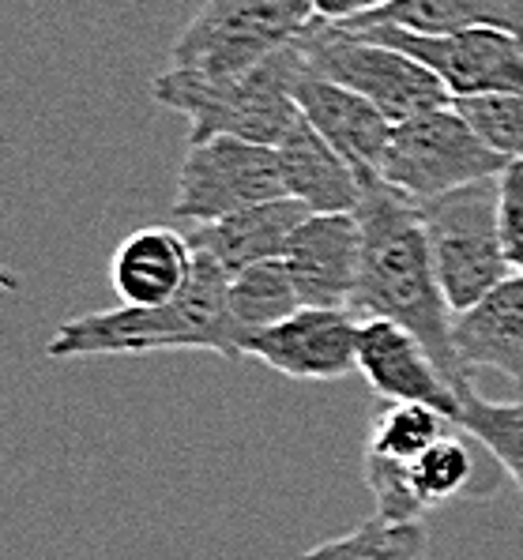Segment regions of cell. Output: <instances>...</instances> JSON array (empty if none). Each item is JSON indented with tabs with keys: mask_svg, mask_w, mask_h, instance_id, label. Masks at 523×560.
I'll use <instances>...</instances> for the list:
<instances>
[{
	"mask_svg": "<svg viewBox=\"0 0 523 560\" xmlns=\"http://www.w3.org/2000/svg\"><path fill=\"white\" fill-rule=\"evenodd\" d=\"M362 226V267L350 313L358 320H392L422 339L441 373L456 384V392L470 384L463 373L456 342H452V308L444 301L441 279L430 256L418 203L399 196L384 180H370L358 207Z\"/></svg>",
	"mask_w": 523,
	"mask_h": 560,
	"instance_id": "6da1fadb",
	"label": "cell"
},
{
	"mask_svg": "<svg viewBox=\"0 0 523 560\" xmlns=\"http://www.w3.org/2000/svg\"><path fill=\"white\" fill-rule=\"evenodd\" d=\"M230 275L196 253V275L185 294L151 308H106V313L75 316L57 327L46 354L57 361L75 358H132L162 350H211L226 361H242L234 324H230Z\"/></svg>",
	"mask_w": 523,
	"mask_h": 560,
	"instance_id": "7a4b0ae2",
	"label": "cell"
},
{
	"mask_svg": "<svg viewBox=\"0 0 523 560\" xmlns=\"http://www.w3.org/2000/svg\"><path fill=\"white\" fill-rule=\"evenodd\" d=\"M302 68V49L294 42L242 75H204L188 68H170L151 80V98L188 120V143L245 140L279 148L302 120L294 98Z\"/></svg>",
	"mask_w": 523,
	"mask_h": 560,
	"instance_id": "3957f363",
	"label": "cell"
},
{
	"mask_svg": "<svg viewBox=\"0 0 523 560\" xmlns=\"http://www.w3.org/2000/svg\"><path fill=\"white\" fill-rule=\"evenodd\" d=\"M418 214L452 316L470 313L512 279L501 241V177L418 203Z\"/></svg>",
	"mask_w": 523,
	"mask_h": 560,
	"instance_id": "277c9868",
	"label": "cell"
},
{
	"mask_svg": "<svg viewBox=\"0 0 523 560\" xmlns=\"http://www.w3.org/2000/svg\"><path fill=\"white\" fill-rule=\"evenodd\" d=\"M512 166L501 151L463 117L456 102L396 125L381 162V180L415 203L501 177Z\"/></svg>",
	"mask_w": 523,
	"mask_h": 560,
	"instance_id": "5b68a950",
	"label": "cell"
},
{
	"mask_svg": "<svg viewBox=\"0 0 523 560\" xmlns=\"http://www.w3.org/2000/svg\"><path fill=\"white\" fill-rule=\"evenodd\" d=\"M298 49H302L305 72L362 94L392 125L452 102L444 83L415 57L370 42L365 34L339 27V23L313 20V27L298 38Z\"/></svg>",
	"mask_w": 523,
	"mask_h": 560,
	"instance_id": "8992f818",
	"label": "cell"
},
{
	"mask_svg": "<svg viewBox=\"0 0 523 560\" xmlns=\"http://www.w3.org/2000/svg\"><path fill=\"white\" fill-rule=\"evenodd\" d=\"M313 0H204L174 42V68L242 75L294 46L313 27Z\"/></svg>",
	"mask_w": 523,
	"mask_h": 560,
	"instance_id": "52a82bcc",
	"label": "cell"
},
{
	"mask_svg": "<svg viewBox=\"0 0 523 560\" xmlns=\"http://www.w3.org/2000/svg\"><path fill=\"white\" fill-rule=\"evenodd\" d=\"M350 31L415 57L444 83L452 102L523 98V42L504 31L418 34L396 23H358Z\"/></svg>",
	"mask_w": 523,
	"mask_h": 560,
	"instance_id": "ba28073f",
	"label": "cell"
},
{
	"mask_svg": "<svg viewBox=\"0 0 523 560\" xmlns=\"http://www.w3.org/2000/svg\"><path fill=\"white\" fill-rule=\"evenodd\" d=\"M287 200L276 148L245 140L188 143L177 170L174 214L185 222H219L260 203Z\"/></svg>",
	"mask_w": 523,
	"mask_h": 560,
	"instance_id": "9c48e42d",
	"label": "cell"
},
{
	"mask_svg": "<svg viewBox=\"0 0 523 560\" xmlns=\"http://www.w3.org/2000/svg\"><path fill=\"white\" fill-rule=\"evenodd\" d=\"M358 320L350 308H298L245 347V358L290 381H342L358 373Z\"/></svg>",
	"mask_w": 523,
	"mask_h": 560,
	"instance_id": "30bf717a",
	"label": "cell"
},
{
	"mask_svg": "<svg viewBox=\"0 0 523 560\" xmlns=\"http://www.w3.org/2000/svg\"><path fill=\"white\" fill-rule=\"evenodd\" d=\"M282 267L305 308H350L362 267L358 214H309L287 241Z\"/></svg>",
	"mask_w": 523,
	"mask_h": 560,
	"instance_id": "8fae6325",
	"label": "cell"
},
{
	"mask_svg": "<svg viewBox=\"0 0 523 560\" xmlns=\"http://www.w3.org/2000/svg\"><path fill=\"white\" fill-rule=\"evenodd\" d=\"M358 373L384 402H422L444 410L452 421L460 413V392L415 331L392 320H362L358 327Z\"/></svg>",
	"mask_w": 523,
	"mask_h": 560,
	"instance_id": "7c38bea8",
	"label": "cell"
},
{
	"mask_svg": "<svg viewBox=\"0 0 523 560\" xmlns=\"http://www.w3.org/2000/svg\"><path fill=\"white\" fill-rule=\"evenodd\" d=\"M294 98H298L302 117L350 162V170L362 177V185L381 180V162H384V151H388L396 125H392L373 102L339 88V83L321 80V75L305 72V68L294 83Z\"/></svg>",
	"mask_w": 523,
	"mask_h": 560,
	"instance_id": "4fadbf2b",
	"label": "cell"
},
{
	"mask_svg": "<svg viewBox=\"0 0 523 560\" xmlns=\"http://www.w3.org/2000/svg\"><path fill=\"white\" fill-rule=\"evenodd\" d=\"M196 275V248L188 234L170 226L132 230L109 260V287L128 308L166 305L185 294Z\"/></svg>",
	"mask_w": 523,
	"mask_h": 560,
	"instance_id": "5bb4252c",
	"label": "cell"
},
{
	"mask_svg": "<svg viewBox=\"0 0 523 560\" xmlns=\"http://www.w3.org/2000/svg\"><path fill=\"white\" fill-rule=\"evenodd\" d=\"M309 207L298 200H276V203H260L237 211L230 219L219 222H204L196 226L188 241L200 256H211L222 271L234 279V275L248 271L256 264L282 260L287 253V241L294 237V230L309 219Z\"/></svg>",
	"mask_w": 523,
	"mask_h": 560,
	"instance_id": "9a60e30c",
	"label": "cell"
},
{
	"mask_svg": "<svg viewBox=\"0 0 523 560\" xmlns=\"http://www.w3.org/2000/svg\"><path fill=\"white\" fill-rule=\"evenodd\" d=\"M276 151L290 200L305 203L313 214H355L362 207V177L305 117Z\"/></svg>",
	"mask_w": 523,
	"mask_h": 560,
	"instance_id": "2e32d148",
	"label": "cell"
},
{
	"mask_svg": "<svg viewBox=\"0 0 523 560\" xmlns=\"http://www.w3.org/2000/svg\"><path fill=\"white\" fill-rule=\"evenodd\" d=\"M452 342L463 373L493 369L523 399V279H509L483 305L456 316Z\"/></svg>",
	"mask_w": 523,
	"mask_h": 560,
	"instance_id": "e0dca14e",
	"label": "cell"
},
{
	"mask_svg": "<svg viewBox=\"0 0 523 560\" xmlns=\"http://www.w3.org/2000/svg\"><path fill=\"white\" fill-rule=\"evenodd\" d=\"M365 23H396L418 34L504 31L523 42V0H396ZM358 27V23H350Z\"/></svg>",
	"mask_w": 523,
	"mask_h": 560,
	"instance_id": "ac0fdd59",
	"label": "cell"
},
{
	"mask_svg": "<svg viewBox=\"0 0 523 560\" xmlns=\"http://www.w3.org/2000/svg\"><path fill=\"white\" fill-rule=\"evenodd\" d=\"M226 305H230V324H234L237 347H242L245 358L248 342L268 331V327L282 324L287 316H294L302 308V301H298V290L290 282L282 260H268L230 279Z\"/></svg>",
	"mask_w": 523,
	"mask_h": 560,
	"instance_id": "d6986e66",
	"label": "cell"
},
{
	"mask_svg": "<svg viewBox=\"0 0 523 560\" xmlns=\"http://www.w3.org/2000/svg\"><path fill=\"white\" fill-rule=\"evenodd\" d=\"M407 470H410L415 497L422 501L426 512L444 508L452 501H463V497L493 493V481H483L475 452H470V447L463 444V436L456 433H449L441 444H433L418 463H407Z\"/></svg>",
	"mask_w": 523,
	"mask_h": 560,
	"instance_id": "ffe728a7",
	"label": "cell"
},
{
	"mask_svg": "<svg viewBox=\"0 0 523 560\" xmlns=\"http://www.w3.org/2000/svg\"><path fill=\"white\" fill-rule=\"evenodd\" d=\"M456 425L493 455V463L504 470V478H512V486L523 493V399L493 402L483 399L467 384L460 392Z\"/></svg>",
	"mask_w": 523,
	"mask_h": 560,
	"instance_id": "44dd1931",
	"label": "cell"
},
{
	"mask_svg": "<svg viewBox=\"0 0 523 560\" xmlns=\"http://www.w3.org/2000/svg\"><path fill=\"white\" fill-rule=\"evenodd\" d=\"M449 425H456V421L437 407H422V402H381V410L373 413L365 452L392 463H418L433 444H441L449 436Z\"/></svg>",
	"mask_w": 523,
	"mask_h": 560,
	"instance_id": "7402d4cb",
	"label": "cell"
},
{
	"mask_svg": "<svg viewBox=\"0 0 523 560\" xmlns=\"http://www.w3.org/2000/svg\"><path fill=\"white\" fill-rule=\"evenodd\" d=\"M298 560H430V534L422 523H388L373 515L355 530L305 549Z\"/></svg>",
	"mask_w": 523,
	"mask_h": 560,
	"instance_id": "603a6c76",
	"label": "cell"
},
{
	"mask_svg": "<svg viewBox=\"0 0 523 560\" xmlns=\"http://www.w3.org/2000/svg\"><path fill=\"white\" fill-rule=\"evenodd\" d=\"M362 474L365 486L373 493L376 515L388 523H422L426 508L415 497V486H410V470L407 463H392L381 459V455H362Z\"/></svg>",
	"mask_w": 523,
	"mask_h": 560,
	"instance_id": "cb8c5ba5",
	"label": "cell"
},
{
	"mask_svg": "<svg viewBox=\"0 0 523 560\" xmlns=\"http://www.w3.org/2000/svg\"><path fill=\"white\" fill-rule=\"evenodd\" d=\"M456 106L504 159L523 162V98H470Z\"/></svg>",
	"mask_w": 523,
	"mask_h": 560,
	"instance_id": "d4e9b609",
	"label": "cell"
},
{
	"mask_svg": "<svg viewBox=\"0 0 523 560\" xmlns=\"http://www.w3.org/2000/svg\"><path fill=\"white\" fill-rule=\"evenodd\" d=\"M501 241L512 279H523V162L501 174Z\"/></svg>",
	"mask_w": 523,
	"mask_h": 560,
	"instance_id": "484cf974",
	"label": "cell"
},
{
	"mask_svg": "<svg viewBox=\"0 0 523 560\" xmlns=\"http://www.w3.org/2000/svg\"><path fill=\"white\" fill-rule=\"evenodd\" d=\"M316 4V23H339V27H350V23H365L373 15H381L388 4L396 0H313Z\"/></svg>",
	"mask_w": 523,
	"mask_h": 560,
	"instance_id": "4316f807",
	"label": "cell"
}]
</instances>
